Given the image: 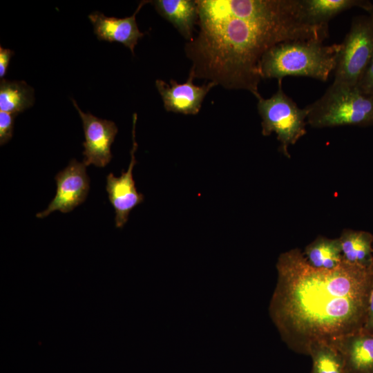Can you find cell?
Returning a JSON list of instances; mask_svg holds the SVG:
<instances>
[{"label": "cell", "instance_id": "14", "mask_svg": "<svg viewBox=\"0 0 373 373\" xmlns=\"http://www.w3.org/2000/svg\"><path fill=\"white\" fill-rule=\"evenodd\" d=\"M308 21L315 25L328 26V22L338 14L353 8L368 12L373 3L367 0H301Z\"/></svg>", "mask_w": 373, "mask_h": 373}, {"label": "cell", "instance_id": "3", "mask_svg": "<svg viewBox=\"0 0 373 373\" xmlns=\"http://www.w3.org/2000/svg\"><path fill=\"white\" fill-rule=\"evenodd\" d=\"M341 47V44L325 46L323 41L313 39L278 44L261 59V78L282 82L285 77L296 76L325 82L336 68Z\"/></svg>", "mask_w": 373, "mask_h": 373}, {"label": "cell", "instance_id": "15", "mask_svg": "<svg viewBox=\"0 0 373 373\" xmlns=\"http://www.w3.org/2000/svg\"><path fill=\"white\" fill-rule=\"evenodd\" d=\"M338 239L345 261L367 268L373 267V235L371 233L345 229Z\"/></svg>", "mask_w": 373, "mask_h": 373}, {"label": "cell", "instance_id": "6", "mask_svg": "<svg viewBox=\"0 0 373 373\" xmlns=\"http://www.w3.org/2000/svg\"><path fill=\"white\" fill-rule=\"evenodd\" d=\"M341 46L333 83L356 86L373 58V21L369 15L352 19Z\"/></svg>", "mask_w": 373, "mask_h": 373}, {"label": "cell", "instance_id": "17", "mask_svg": "<svg viewBox=\"0 0 373 373\" xmlns=\"http://www.w3.org/2000/svg\"><path fill=\"white\" fill-rule=\"evenodd\" d=\"M35 90L25 81L0 82V111L19 114L32 107L35 103Z\"/></svg>", "mask_w": 373, "mask_h": 373}, {"label": "cell", "instance_id": "19", "mask_svg": "<svg viewBox=\"0 0 373 373\" xmlns=\"http://www.w3.org/2000/svg\"><path fill=\"white\" fill-rule=\"evenodd\" d=\"M17 114L0 111V145L8 143L13 135Z\"/></svg>", "mask_w": 373, "mask_h": 373}, {"label": "cell", "instance_id": "20", "mask_svg": "<svg viewBox=\"0 0 373 373\" xmlns=\"http://www.w3.org/2000/svg\"><path fill=\"white\" fill-rule=\"evenodd\" d=\"M356 86L363 93L373 96V58Z\"/></svg>", "mask_w": 373, "mask_h": 373}, {"label": "cell", "instance_id": "18", "mask_svg": "<svg viewBox=\"0 0 373 373\" xmlns=\"http://www.w3.org/2000/svg\"><path fill=\"white\" fill-rule=\"evenodd\" d=\"M312 373H345V362L340 352L331 342H317L310 345Z\"/></svg>", "mask_w": 373, "mask_h": 373}, {"label": "cell", "instance_id": "21", "mask_svg": "<svg viewBox=\"0 0 373 373\" xmlns=\"http://www.w3.org/2000/svg\"><path fill=\"white\" fill-rule=\"evenodd\" d=\"M361 331L373 335V283L370 293L366 316Z\"/></svg>", "mask_w": 373, "mask_h": 373}, {"label": "cell", "instance_id": "16", "mask_svg": "<svg viewBox=\"0 0 373 373\" xmlns=\"http://www.w3.org/2000/svg\"><path fill=\"white\" fill-rule=\"evenodd\" d=\"M303 254L307 262L317 269H332L343 260L338 238L319 236L305 248Z\"/></svg>", "mask_w": 373, "mask_h": 373}, {"label": "cell", "instance_id": "1", "mask_svg": "<svg viewBox=\"0 0 373 373\" xmlns=\"http://www.w3.org/2000/svg\"><path fill=\"white\" fill-rule=\"evenodd\" d=\"M199 31L184 47L194 78L262 97V56L278 44L328 37L307 19L301 0H197Z\"/></svg>", "mask_w": 373, "mask_h": 373}, {"label": "cell", "instance_id": "22", "mask_svg": "<svg viewBox=\"0 0 373 373\" xmlns=\"http://www.w3.org/2000/svg\"><path fill=\"white\" fill-rule=\"evenodd\" d=\"M14 54V51L0 46V77L1 79L5 76L10 60Z\"/></svg>", "mask_w": 373, "mask_h": 373}, {"label": "cell", "instance_id": "23", "mask_svg": "<svg viewBox=\"0 0 373 373\" xmlns=\"http://www.w3.org/2000/svg\"><path fill=\"white\" fill-rule=\"evenodd\" d=\"M367 13H368V15L370 17L371 19L373 21V5H372V8L370 9V10Z\"/></svg>", "mask_w": 373, "mask_h": 373}, {"label": "cell", "instance_id": "8", "mask_svg": "<svg viewBox=\"0 0 373 373\" xmlns=\"http://www.w3.org/2000/svg\"><path fill=\"white\" fill-rule=\"evenodd\" d=\"M136 122L137 113H134L132 128L133 146L127 171H122L119 177H115L112 173L106 176V190L108 200L115 209V222L117 228L124 226L128 221L130 212L144 199V195L139 193L136 189L133 175V168L137 163L135 156L137 149V143L135 140Z\"/></svg>", "mask_w": 373, "mask_h": 373}, {"label": "cell", "instance_id": "12", "mask_svg": "<svg viewBox=\"0 0 373 373\" xmlns=\"http://www.w3.org/2000/svg\"><path fill=\"white\" fill-rule=\"evenodd\" d=\"M331 343L343 357L345 373H373V335L361 330Z\"/></svg>", "mask_w": 373, "mask_h": 373}, {"label": "cell", "instance_id": "13", "mask_svg": "<svg viewBox=\"0 0 373 373\" xmlns=\"http://www.w3.org/2000/svg\"><path fill=\"white\" fill-rule=\"evenodd\" d=\"M157 12L169 21L188 41L193 38L194 26L198 21L196 1H151Z\"/></svg>", "mask_w": 373, "mask_h": 373}, {"label": "cell", "instance_id": "2", "mask_svg": "<svg viewBox=\"0 0 373 373\" xmlns=\"http://www.w3.org/2000/svg\"><path fill=\"white\" fill-rule=\"evenodd\" d=\"M270 314L283 341L308 354L311 345L331 342L362 329L373 283V267L344 259L332 269H317L298 248L282 253Z\"/></svg>", "mask_w": 373, "mask_h": 373}, {"label": "cell", "instance_id": "11", "mask_svg": "<svg viewBox=\"0 0 373 373\" xmlns=\"http://www.w3.org/2000/svg\"><path fill=\"white\" fill-rule=\"evenodd\" d=\"M148 2L150 1H141L133 15L125 18L106 17L98 11L90 13L88 19L93 26L94 33L97 39L111 43H121L134 55L138 39L144 35L140 31L135 17L142 6Z\"/></svg>", "mask_w": 373, "mask_h": 373}, {"label": "cell", "instance_id": "7", "mask_svg": "<svg viewBox=\"0 0 373 373\" xmlns=\"http://www.w3.org/2000/svg\"><path fill=\"white\" fill-rule=\"evenodd\" d=\"M86 166L73 159L56 175V195L44 211L36 214L37 218H44L55 211L68 213L85 201L90 189Z\"/></svg>", "mask_w": 373, "mask_h": 373}, {"label": "cell", "instance_id": "9", "mask_svg": "<svg viewBox=\"0 0 373 373\" xmlns=\"http://www.w3.org/2000/svg\"><path fill=\"white\" fill-rule=\"evenodd\" d=\"M83 124L85 141L82 143L84 151L83 163L87 166L93 164L106 166L113 155L111 147L118 129L114 122L98 118L90 113L83 112L76 101L71 99Z\"/></svg>", "mask_w": 373, "mask_h": 373}, {"label": "cell", "instance_id": "4", "mask_svg": "<svg viewBox=\"0 0 373 373\" xmlns=\"http://www.w3.org/2000/svg\"><path fill=\"white\" fill-rule=\"evenodd\" d=\"M306 107L307 123L315 128L373 126V96L357 86L332 82L319 99Z\"/></svg>", "mask_w": 373, "mask_h": 373}, {"label": "cell", "instance_id": "10", "mask_svg": "<svg viewBox=\"0 0 373 373\" xmlns=\"http://www.w3.org/2000/svg\"><path fill=\"white\" fill-rule=\"evenodd\" d=\"M194 79L193 75L189 73L187 80L182 84L171 79L169 84L162 79H156L155 86L166 111L184 115L198 113L205 96L216 85L209 82L202 86H197L193 84Z\"/></svg>", "mask_w": 373, "mask_h": 373}, {"label": "cell", "instance_id": "5", "mask_svg": "<svg viewBox=\"0 0 373 373\" xmlns=\"http://www.w3.org/2000/svg\"><path fill=\"white\" fill-rule=\"evenodd\" d=\"M257 108L262 119V134L268 136L275 133L280 151L289 157V146L306 134L307 107L299 108L283 91L282 82H278V90L271 97L258 99Z\"/></svg>", "mask_w": 373, "mask_h": 373}]
</instances>
